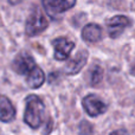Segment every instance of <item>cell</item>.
Returning a JSON list of instances; mask_svg holds the SVG:
<instances>
[{
    "label": "cell",
    "mask_w": 135,
    "mask_h": 135,
    "mask_svg": "<svg viewBox=\"0 0 135 135\" xmlns=\"http://www.w3.org/2000/svg\"><path fill=\"white\" fill-rule=\"evenodd\" d=\"M12 66H13V70L18 75H23V76L27 77L35 70L37 64L35 63V59H33V57L31 55L23 52V54L18 55L14 58Z\"/></svg>",
    "instance_id": "cell-6"
},
{
    "label": "cell",
    "mask_w": 135,
    "mask_h": 135,
    "mask_svg": "<svg viewBox=\"0 0 135 135\" xmlns=\"http://www.w3.org/2000/svg\"><path fill=\"white\" fill-rule=\"evenodd\" d=\"M45 117V105L37 95H30L26 98V109L24 121L31 128L37 129L43 123Z\"/></svg>",
    "instance_id": "cell-1"
},
{
    "label": "cell",
    "mask_w": 135,
    "mask_h": 135,
    "mask_svg": "<svg viewBox=\"0 0 135 135\" xmlns=\"http://www.w3.org/2000/svg\"><path fill=\"white\" fill-rule=\"evenodd\" d=\"M85 113L91 117H96L104 114L108 109V105L95 94H89L82 101Z\"/></svg>",
    "instance_id": "cell-3"
},
{
    "label": "cell",
    "mask_w": 135,
    "mask_h": 135,
    "mask_svg": "<svg viewBox=\"0 0 135 135\" xmlns=\"http://www.w3.org/2000/svg\"><path fill=\"white\" fill-rule=\"evenodd\" d=\"M103 78V69L100 65H94L90 69V84L93 86H96L101 83Z\"/></svg>",
    "instance_id": "cell-12"
},
{
    "label": "cell",
    "mask_w": 135,
    "mask_h": 135,
    "mask_svg": "<svg viewBox=\"0 0 135 135\" xmlns=\"http://www.w3.org/2000/svg\"><path fill=\"white\" fill-rule=\"evenodd\" d=\"M55 47V58L57 61H65L69 58L71 51L75 47V43L65 37H58L52 42Z\"/></svg>",
    "instance_id": "cell-7"
},
{
    "label": "cell",
    "mask_w": 135,
    "mask_h": 135,
    "mask_svg": "<svg viewBox=\"0 0 135 135\" xmlns=\"http://www.w3.org/2000/svg\"><path fill=\"white\" fill-rule=\"evenodd\" d=\"M16 117V109L12 102L4 95H0V120L2 122H11Z\"/></svg>",
    "instance_id": "cell-10"
},
{
    "label": "cell",
    "mask_w": 135,
    "mask_h": 135,
    "mask_svg": "<svg viewBox=\"0 0 135 135\" xmlns=\"http://www.w3.org/2000/svg\"><path fill=\"white\" fill-rule=\"evenodd\" d=\"M24 0H8V2L11 5H18V4H20V2H23Z\"/></svg>",
    "instance_id": "cell-15"
},
{
    "label": "cell",
    "mask_w": 135,
    "mask_h": 135,
    "mask_svg": "<svg viewBox=\"0 0 135 135\" xmlns=\"http://www.w3.org/2000/svg\"><path fill=\"white\" fill-rule=\"evenodd\" d=\"M77 0H42L45 12L51 18H56L61 13L69 11L76 5Z\"/></svg>",
    "instance_id": "cell-4"
},
{
    "label": "cell",
    "mask_w": 135,
    "mask_h": 135,
    "mask_svg": "<svg viewBox=\"0 0 135 135\" xmlns=\"http://www.w3.org/2000/svg\"><path fill=\"white\" fill-rule=\"evenodd\" d=\"M132 25V21L126 16H114L107 20V28L109 37L115 39L123 33L127 27Z\"/></svg>",
    "instance_id": "cell-5"
},
{
    "label": "cell",
    "mask_w": 135,
    "mask_h": 135,
    "mask_svg": "<svg viewBox=\"0 0 135 135\" xmlns=\"http://www.w3.org/2000/svg\"><path fill=\"white\" fill-rule=\"evenodd\" d=\"M110 135H128L126 129H117V131H114L110 133Z\"/></svg>",
    "instance_id": "cell-14"
},
{
    "label": "cell",
    "mask_w": 135,
    "mask_h": 135,
    "mask_svg": "<svg viewBox=\"0 0 135 135\" xmlns=\"http://www.w3.org/2000/svg\"><path fill=\"white\" fill-rule=\"evenodd\" d=\"M49 23H47L45 16L40 12V9L36 8L30 14V17L26 20L25 25V32L28 37H33L39 33H42L45 28H47Z\"/></svg>",
    "instance_id": "cell-2"
},
{
    "label": "cell",
    "mask_w": 135,
    "mask_h": 135,
    "mask_svg": "<svg viewBox=\"0 0 135 135\" xmlns=\"http://www.w3.org/2000/svg\"><path fill=\"white\" fill-rule=\"evenodd\" d=\"M82 38L88 43H96L102 38V28L95 23L86 24L82 28Z\"/></svg>",
    "instance_id": "cell-9"
},
{
    "label": "cell",
    "mask_w": 135,
    "mask_h": 135,
    "mask_svg": "<svg viewBox=\"0 0 135 135\" xmlns=\"http://www.w3.org/2000/svg\"><path fill=\"white\" fill-rule=\"evenodd\" d=\"M131 74L133 75V76H135V64L133 65V68H132V69H131Z\"/></svg>",
    "instance_id": "cell-16"
},
{
    "label": "cell",
    "mask_w": 135,
    "mask_h": 135,
    "mask_svg": "<svg viewBox=\"0 0 135 135\" xmlns=\"http://www.w3.org/2000/svg\"><path fill=\"white\" fill-rule=\"evenodd\" d=\"M94 132L93 124L89 123L88 121H82L79 124V134L81 135H91Z\"/></svg>",
    "instance_id": "cell-13"
},
{
    "label": "cell",
    "mask_w": 135,
    "mask_h": 135,
    "mask_svg": "<svg viewBox=\"0 0 135 135\" xmlns=\"http://www.w3.org/2000/svg\"><path fill=\"white\" fill-rule=\"evenodd\" d=\"M88 51L86 50H82L79 51L72 59L68 62V64L64 66V71L68 75H76L83 69V66L86 64L88 61Z\"/></svg>",
    "instance_id": "cell-8"
},
{
    "label": "cell",
    "mask_w": 135,
    "mask_h": 135,
    "mask_svg": "<svg viewBox=\"0 0 135 135\" xmlns=\"http://www.w3.org/2000/svg\"><path fill=\"white\" fill-rule=\"evenodd\" d=\"M45 82V75L43 72V70L40 69L39 66H36L35 70L26 77V83L30 88L32 89H36V88H39L44 84Z\"/></svg>",
    "instance_id": "cell-11"
}]
</instances>
